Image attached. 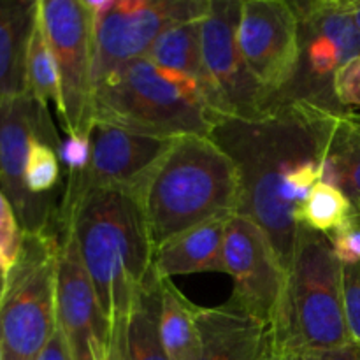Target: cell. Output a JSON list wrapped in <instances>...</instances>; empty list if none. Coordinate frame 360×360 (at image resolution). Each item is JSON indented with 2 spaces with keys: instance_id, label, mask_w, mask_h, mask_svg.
Masks as SVG:
<instances>
[{
  "instance_id": "cell-23",
  "label": "cell",
  "mask_w": 360,
  "mask_h": 360,
  "mask_svg": "<svg viewBox=\"0 0 360 360\" xmlns=\"http://www.w3.org/2000/svg\"><path fill=\"white\" fill-rule=\"evenodd\" d=\"M27 94L46 108H48L49 102L58 105V72H56V63L53 58L51 48L48 44V39H46L44 28H42L41 16H37L34 34H32L30 44H28Z\"/></svg>"
},
{
  "instance_id": "cell-36",
  "label": "cell",
  "mask_w": 360,
  "mask_h": 360,
  "mask_svg": "<svg viewBox=\"0 0 360 360\" xmlns=\"http://www.w3.org/2000/svg\"><path fill=\"white\" fill-rule=\"evenodd\" d=\"M9 262H7V259H6V257H4V253L2 252H0V269H4V271H7V269H9Z\"/></svg>"
},
{
  "instance_id": "cell-14",
  "label": "cell",
  "mask_w": 360,
  "mask_h": 360,
  "mask_svg": "<svg viewBox=\"0 0 360 360\" xmlns=\"http://www.w3.org/2000/svg\"><path fill=\"white\" fill-rule=\"evenodd\" d=\"M225 273L234 280L232 297L269 327L287 283V271L259 224L232 214L224 241Z\"/></svg>"
},
{
  "instance_id": "cell-11",
  "label": "cell",
  "mask_w": 360,
  "mask_h": 360,
  "mask_svg": "<svg viewBox=\"0 0 360 360\" xmlns=\"http://www.w3.org/2000/svg\"><path fill=\"white\" fill-rule=\"evenodd\" d=\"M238 44L250 72L274 102L297 74L301 37L294 4L243 0Z\"/></svg>"
},
{
  "instance_id": "cell-33",
  "label": "cell",
  "mask_w": 360,
  "mask_h": 360,
  "mask_svg": "<svg viewBox=\"0 0 360 360\" xmlns=\"http://www.w3.org/2000/svg\"><path fill=\"white\" fill-rule=\"evenodd\" d=\"M111 360H129L125 354V343H120L112 348L111 352Z\"/></svg>"
},
{
  "instance_id": "cell-24",
  "label": "cell",
  "mask_w": 360,
  "mask_h": 360,
  "mask_svg": "<svg viewBox=\"0 0 360 360\" xmlns=\"http://www.w3.org/2000/svg\"><path fill=\"white\" fill-rule=\"evenodd\" d=\"M354 204L338 186L316 183L299 213V225L313 229L322 234L336 231L355 213Z\"/></svg>"
},
{
  "instance_id": "cell-30",
  "label": "cell",
  "mask_w": 360,
  "mask_h": 360,
  "mask_svg": "<svg viewBox=\"0 0 360 360\" xmlns=\"http://www.w3.org/2000/svg\"><path fill=\"white\" fill-rule=\"evenodd\" d=\"M260 360H360V345L350 343L334 350H269L266 345Z\"/></svg>"
},
{
  "instance_id": "cell-20",
  "label": "cell",
  "mask_w": 360,
  "mask_h": 360,
  "mask_svg": "<svg viewBox=\"0 0 360 360\" xmlns=\"http://www.w3.org/2000/svg\"><path fill=\"white\" fill-rule=\"evenodd\" d=\"M162 280L151 269L130 311L123 343L129 360H171L160 338Z\"/></svg>"
},
{
  "instance_id": "cell-8",
  "label": "cell",
  "mask_w": 360,
  "mask_h": 360,
  "mask_svg": "<svg viewBox=\"0 0 360 360\" xmlns=\"http://www.w3.org/2000/svg\"><path fill=\"white\" fill-rule=\"evenodd\" d=\"M299 16L297 74L278 98H304L343 109L333 94L334 74L360 56V30L348 0L292 2Z\"/></svg>"
},
{
  "instance_id": "cell-12",
  "label": "cell",
  "mask_w": 360,
  "mask_h": 360,
  "mask_svg": "<svg viewBox=\"0 0 360 360\" xmlns=\"http://www.w3.org/2000/svg\"><path fill=\"white\" fill-rule=\"evenodd\" d=\"M239 0H210L202 20V60L220 115L253 118L273 104L250 72L238 44Z\"/></svg>"
},
{
  "instance_id": "cell-9",
  "label": "cell",
  "mask_w": 360,
  "mask_h": 360,
  "mask_svg": "<svg viewBox=\"0 0 360 360\" xmlns=\"http://www.w3.org/2000/svg\"><path fill=\"white\" fill-rule=\"evenodd\" d=\"M210 0H116L94 20V90L116 69L146 58L172 25L206 16Z\"/></svg>"
},
{
  "instance_id": "cell-26",
  "label": "cell",
  "mask_w": 360,
  "mask_h": 360,
  "mask_svg": "<svg viewBox=\"0 0 360 360\" xmlns=\"http://www.w3.org/2000/svg\"><path fill=\"white\" fill-rule=\"evenodd\" d=\"M343 266L360 264V213L355 211L341 227L326 234Z\"/></svg>"
},
{
  "instance_id": "cell-1",
  "label": "cell",
  "mask_w": 360,
  "mask_h": 360,
  "mask_svg": "<svg viewBox=\"0 0 360 360\" xmlns=\"http://www.w3.org/2000/svg\"><path fill=\"white\" fill-rule=\"evenodd\" d=\"M343 109L304 98H278L253 118L217 115L210 137L234 162L239 211L269 236L288 271L299 213L316 183Z\"/></svg>"
},
{
  "instance_id": "cell-28",
  "label": "cell",
  "mask_w": 360,
  "mask_h": 360,
  "mask_svg": "<svg viewBox=\"0 0 360 360\" xmlns=\"http://www.w3.org/2000/svg\"><path fill=\"white\" fill-rule=\"evenodd\" d=\"M21 241H23V229L9 199L0 190V252L4 253L9 266L20 252Z\"/></svg>"
},
{
  "instance_id": "cell-34",
  "label": "cell",
  "mask_w": 360,
  "mask_h": 360,
  "mask_svg": "<svg viewBox=\"0 0 360 360\" xmlns=\"http://www.w3.org/2000/svg\"><path fill=\"white\" fill-rule=\"evenodd\" d=\"M348 4H350V11L354 14V20L360 30V0H348Z\"/></svg>"
},
{
  "instance_id": "cell-27",
  "label": "cell",
  "mask_w": 360,
  "mask_h": 360,
  "mask_svg": "<svg viewBox=\"0 0 360 360\" xmlns=\"http://www.w3.org/2000/svg\"><path fill=\"white\" fill-rule=\"evenodd\" d=\"M343 302L352 343L360 345V264L343 266Z\"/></svg>"
},
{
  "instance_id": "cell-15",
  "label": "cell",
  "mask_w": 360,
  "mask_h": 360,
  "mask_svg": "<svg viewBox=\"0 0 360 360\" xmlns=\"http://www.w3.org/2000/svg\"><path fill=\"white\" fill-rule=\"evenodd\" d=\"M56 269V329L72 360H111V327L81 260L76 239L60 234Z\"/></svg>"
},
{
  "instance_id": "cell-4",
  "label": "cell",
  "mask_w": 360,
  "mask_h": 360,
  "mask_svg": "<svg viewBox=\"0 0 360 360\" xmlns=\"http://www.w3.org/2000/svg\"><path fill=\"white\" fill-rule=\"evenodd\" d=\"M343 302V264L329 239L299 225L287 283L267 327L269 350H334L350 345Z\"/></svg>"
},
{
  "instance_id": "cell-5",
  "label": "cell",
  "mask_w": 360,
  "mask_h": 360,
  "mask_svg": "<svg viewBox=\"0 0 360 360\" xmlns=\"http://www.w3.org/2000/svg\"><path fill=\"white\" fill-rule=\"evenodd\" d=\"M218 112L192 77L162 69L150 58L120 67L94 90V122L144 136H206Z\"/></svg>"
},
{
  "instance_id": "cell-35",
  "label": "cell",
  "mask_w": 360,
  "mask_h": 360,
  "mask_svg": "<svg viewBox=\"0 0 360 360\" xmlns=\"http://www.w3.org/2000/svg\"><path fill=\"white\" fill-rule=\"evenodd\" d=\"M6 274H7V271L0 269V297H2L4 287H6Z\"/></svg>"
},
{
  "instance_id": "cell-16",
  "label": "cell",
  "mask_w": 360,
  "mask_h": 360,
  "mask_svg": "<svg viewBox=\"0 0 360 360\" xmlns=\"http://www.w3.org/2000/svg\"><path fill=\"white\" fill-rule=\"evenodd\" d=\"M200 352L197 360H260L267 323L246 311L234 297L217 308H197Z\"/></svg>"
},
{
  "instance_id": "cell-21",
  "label": "cell",
  "mask_w": 360,
  "mask_h": 360,
  "mask_svg": "<svg viewBox=\"0 0 360 360\" xmlns=\"http://www.w3.org/2000/svg\"><path fill=\"white\" fill-rule=\"evenodd\" d=\"M322 181L338 186L360 211V115L343 111L327 148Z\"/></svg>"
},
{
  "instance_id": "cell-13",
  "label": "cell",
  "mask_w": 360,
  "mask_h": 360,
  "mask_svg": "<svg viewBox=\"0 0 360 360\" xmlns=\"http://www.w3.org/2000/svg\"><path fill=\"white\" fill-rule=\"evenodd\" d=\"M171 143L172 139L144 136L95 120L90 130V164L83 172L69 174L58 207L70 206L95 188H123L136 193Z\"/></svg>"
},
{
  "instance_id": "cell-10",
  "label": "cell",
  "mask_w": 360,
  "mask_h": 360,
  "mask_svg": "<svg viewBox=\"0 0 360 360\" xmlns=\"http://www.w3.org/2000/svg\"><path fill=\"white\" fill-rule=\"evenodd\" d=\"M35 137L60 148L48 108L28 94L0 101V190L14 207L23 232H60L58 207L53 199L32 195L25 183L28 151Z\"/></svg>"
},
{
  "instance_id": "cell-7",
  "label": "cell",
  "mask_w": 360,
  "mask_h": 360,
  "mask_svg": "<svg viewBox=\"0 0 360 360\" xmlns=\"http://www.w3.org/2000/svg\"><path fill=\"white\" fill-rule=\"evenodd\" d=\"M39 16L56 63V105L67 136L90 137L94 125V20L79 0H39Z\"/></svg>"
},
{
  "instance_id": "cell-32",
  "label": "cell",
  "mask_w": 360,
  "mask_h": 360,
  "mask_svg": "<svg viewBox=\"0 0 360 360\" xmlns=\"http://www.w3.org/2000/svg\"><path fill=\"white\" fill-rule=\"evenodd\" d=\"M34 360H72L69 347H67L65 340H63L62 333L58 329L55 330L51 340L39 352V355Z\"/></svg>"
},
{
  "instance_id": "cell-22",
  "label": "cell",
  "mask_w": 360,
  "mask_h": 360,
  "mask_svg": "<svg viewBox=\"0 0 360 360\" xmlns=\"http://www.w3.org/2000/svg\"><path fill=\"white\" fill-rule=\"evenodd\" d=\"M160 292V338L169 359L197 360L200 352L197 306L171 280H162Z\"/></svg>"
},
{
  "instance_id": "cell-18",
  "label": "cell",
  "mask_w": 360,
  "mask_h": 360,
  "mask_svg": "<svg viewBox=\"0 0 360 360\" xmlns=\"http://www.w3.org/2000/svg\"><path fill=\"white\" fill-rule=\"evenodd\" d=\"M39 0H0V101L27 94V53Z\"/></svg>"
},
{
  "instance_id": "cell-31",
  "label": "cell",
  "mask_w": 360,
  "mask_h": 360,
  "mask_svg": "<svg viewBox=\"0 0 360 360\" xmlns=\"http://www.w3.org/2000/svg\"><path fill=\"white\" fill-rule=\"evenodd\" d=\"M90 137H70L67 136L63 143H60L58 157L67 167L69 174L83 172L90 164Z\"/></svg>"
},
{
  "instance_id": "cell-17",
  "label": "cell",
  "mask_w": 360,
  "mask_h": 360,
  "mask_svg": "<svg viewBox=\"0 0 360 360\" xmlns=\"http://www.w3.org/2000/svg\"><path fill=\"white\" fill-rule=\"evenodd\" d=\"M232 214L211 218L169 239L153 250V271L160 280L178 274L221 271L225 273L224 241Z\"/></svg>"
},
{
  "instance_id": "cell-2",
  "label": "cell",
  "mask_w": 360,
  "mask_h": 360,
  "mask_svg": "<svg viewBox=\"0 0 360 360\" xmlns=\"http://www.w3.org/2000/svg\"><path fill=\"white\" fill-rule=\"evenodd\" d=\"M58 231L76 239L115 348L153 269V246L137 195L123 188L90 190L70 206L58 207Z\"/></svg>"
},
{
  "instance_id": "cell-6",
  "label": "cell",
  "mask_w": 360,
  "mask_h": 360,
  "mask_svg": "<svg viewBox=\"0 0 360 360\" xmlns=\"http://www.w3.org/2000/svg\"><path fill=\"white\" fill-rule=\"evenodd\" d=\"M60 232H23L0 297V345L6 360H34L56 330Z\"/></svg>"
},
{
  "instance_id": "cell-37",
  "label": "cell",
  "mask_w": 360,
  "mask_h": 360,
  "mask_svg": "<svg viewBox=\"0 0 360 360\" xmlns=\"http://www.w3.org/2000/svg\"><path fill=\"white\" fill-rule=\"evenodd\" d=\"M0 360H6V359H4V348H2V345H0Z\"/></svg>"
},
{
  "instance_id": "cell-38",
  "label": "cell",
  "mask_w": 360,
  "mask_h": 360,
  "mask_svg": "<svg viewBox=\"0 0 360 360\" xmlns=\"http://www.w3.org/2000/svg\"><path fill=\"white\" fill-rule=\"evenodd\" d=\"M359 213H360V211H359Z\"/></svg>"
},
{
  "instance_id": "cell-19",
  "label": "cell",
  "mask_w": 360,
  "mask_h": 360,
  "mask_svg": "<svg viewBox=\"0 0 360 360\" xmlns=\"http://www.w3.org/2000/svg\"><path fill=\"white\" fill-rule=\"evenodd\" d=\"M202 20L204 18H199L172 25L155 41L146 58L162 69L174 70L195 79L210 101L211 108L220 115V108L202 60Z\"/></svg>"
},
{
  "instance_id": "cell-25",
  "label": "cell",
  "mask_w": 360,
  "mask_h": 360,
  "mask_svg": "<svg viewBox=\"0 0 360 360\" xmlns=\"http://www.w3.org/2000/svg\"><path fill=\"white\" fill-rule=\"evenodd\" d=\"M60 157L58 148L49 144L42 137H35L30 144L25 171V183L32 195L51 199V190L58 185Z\"/></svg>"
},
{
  "instance_id": "cell-3",
  "label": "cell",
  "mask_w": 360,
  "mask_h": 360,
  "mask_svg": "<svg viewBox=\"0 0 360 360\" xmlns=\"http://www.w3.org/2000/svg\"><path fill=\"white\" fill-rule=\"evenodd\" d=\"M136 195L155 250L211 218L238 214V169L211 137L188 134L172 139Z\"/></svg>"
},
{
  "instance_id": "cell-29",
  "label": "cell",
  "mask_w": 360,
  "mask_h": 360,
  "mask_svg": "<svg viewBox=\"0 0 360 360\" xmlns=\"http://www.w3.org/2000/svg\"><path fill=\"white\" fill-rule=\"evenodd\" d=\"M333 94L341 108L360 109V56L345 63L334 74Z\"/></svg>"
}]
</instances>
